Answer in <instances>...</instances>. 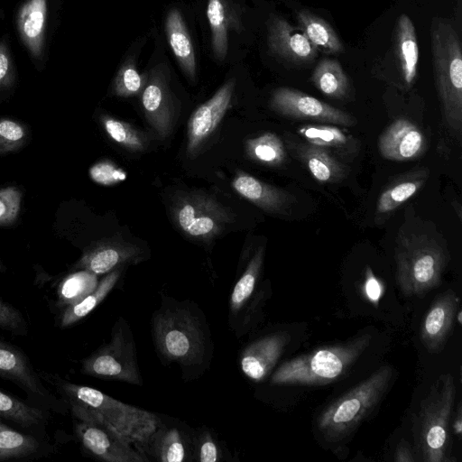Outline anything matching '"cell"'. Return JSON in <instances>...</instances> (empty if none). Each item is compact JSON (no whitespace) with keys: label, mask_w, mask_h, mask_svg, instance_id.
Segmentation results:
<instances>
[{"label":"cell","mask_w":462,"mask_h":462,"mask_svg":"<svg viewBox=\"0 0 462 462\" xmlns=\"http://www.w3.org/2000/svg\"><path fill=\"white\" fill-rule=\"evenodd\" d=\"M457 388L453 376L444 374L431 384L421 401L416 445L426 462H447L450 456L449 427Z\"/></svg>","instance_id":"6"},{"label":"cell","mask_w":462,"mask_h":462,"mask_svg":"<svg viewBox=\"0 0 462 462\" xmlns=\"http://www.w3.org/2000/svg\"><path fill=\"white\" fill-rule=\"evenodd\" d=\"M393 376L392 366H381L327 406L317 419V428L324 439L337 442L355 431L383 399Z\"/></svg>","instance_id":"2"},{"label":"cell","mask_w":462,"mask_h":462,"mask_svg":"<svg viewBox=\"0 0 462 462\" xmlns=\"http://www.w3.org/2000/svg\"><path fill=\"white\" fill-rule=\"evenodd\" d=\"M198 459L201 462H217L219 460L218 448L208 433L200 439Z\"/></svg>","instance_id":"44"},{"label":"cell","mask_w":462,"mask_h":462,"mask_svg":"<svg viewBox=\"0 0 462 462\" xmlns=\"http://www.w3.org/2000/svg\"><path fill=\"white\" fill-rule=\"evenodd\" d=\"M22 193L15 187L0 189V226L13 225L20 213Z\"/></svg>","instance_id":"40"},{"label":"cell","mask_w":462,"mask_h":462,"mask_svg":"<svg viewBox=\"0 0 462 462\" xmlns=\"http://www.w3.org/2000/svg\"><path fill=\"white\" fill-rule=\"evenodd\" d=\"M121 273L122 269L117 268L106 273L93 291L77 303L66 307L60 318V326L69 327L89 314L114 288Z\"/></svg>","instance_id":"30"},{"label":"cell","mask_w":462,"mask_h":462,"mask_svg":"<svg viewBox=\"0 0 462 462\" xmlns=\"http://www.w3.org/2000/svg\"><path fill=\"white\" fill-rule=\"evenodd\" d=\"M91 179L102 185H113L125 179V174L107 161L93 165L89 170Z\"/></svg>","instance_id":"42"},{"label":"cell","mask_w":462,"mask_h":462,"mask_svg":"<svg viewBox=\"0 0 462 462\" xmlns=\"http://www.w3.org/2000/svg\"><path fill=\"white\" fill-rule=\"evenodd\" d=\"M232 185L242 197L270 213L284 212L292 200L285 190L244 172H239L236 176Z\"/></svg>","instance_id":"20"},{"label":"cell","mask_w":462,"mask_h":462,"mask_svg":"<svg viewBox=\"0 0 462 462\" xmlns=\"http://www.w3.org/2000/svg\"><path fill=\"white\" fill-rule=\"evenodd\" d=\"M82 372L90 376L142 384L133 336L122 319L115 325L110 341L83 361Z\"/></svg>","instance_id":"8"},{"label":"cell","mask_w":462,"mask_h":462,"mask_svg":"<svg viewBox=\"0 0 462 462\" xmlns=\"http://www.w3.org/2000/svg\"><path fill=\"white\" fill-rule=\"evenodd\" d=\"M270 106L276 113L297 120H309L341 126H354L355 117L314 97L291 88H279L272 94Z\"/></svg>","instance_id":"11"},{"label":"cell","mask_w":462,"mask_h":462,"mask_svg":"<svg viewBox=\"0 0 462 462\" xmlns=\"http://www.w3.org/2000/svg\"><path fill=\"white\" fill-rule=\"evenodd\" d=\"M394 41L402 76L406 84L411 85L417 76L419 47L413 23L405 14L397 20Z\"/></svg>","instance_id":"25"},{"label":"cell","mask_w":462,"mask_h":462,"mask_svg":"<svg viewBox=\"0 0 462 462\" xmlns=\"http://www.w3.org/2000/svg\"><path fill=\"white\" fill-rule=\"evenodd\" d=\"M165 32L169 45L186 76L196 77V58L193 43L185 21L177 9H171L165 20Z\"/></svg>","instance_id":"23"},{"label":"cell","mask_w":462,"mask_h":462,"mask_svg":"<svg viewBox=\"0 0 462 462\" xmlns=\"http://www.w3.org/2000/svg\"><path fill=\"white\" fill-rule=\"evenodd\" d=\"M235 86L236 79H229L191 115L188 124L187 151L189 156L199 152L222 120L230 106Z\"/></svg>","instance_id":"12"},{"label":"cell","mask_w":462,"mask_h":462,"mask_svg":"<svg viewBox=\"0 0 462 462\" xmlns=\"http://www.w3.org/2000/svg\"><path fill=\"white\" fill-rule=\"evenodd\" d=\"M383 287L381 282L374 277L372 271L368 268L365 273V291L368 299L374 302L378 303L382 293Z\"/></svg>","instance_id":"45"},{"label":"cell","mask_w":462,"mask_h":462,"mask_svg":"<svg viewBox=\"0 0 462 462\" xmlns=\"http://www.w3.org/2000/svg\"><path fill=\"white\" fill-rule=\"evenodd\" d=\"M421 131L407 119H397L379 137L378 146L383 157L397 162L414 159L425 149Z\"/></svg>","instance_id":"16"},{"label":"cell","mask_w":462,"mask_h":462,"mask_svg":"<svg viewBox=\"0 0 462 462\" xmlns=\"http://www.w3.org/2000/svg\"><path fill=\"white\" fill-rule=\"evenodd\" d=\"M139 257L140 250L134 245L104 244L86 251L76 268L96 275L105 274L125 264L134 263Z\"/></svg>","instance_id":"19"},{"label":"cell","mask_w":462,"mask_h":462,"mask_svg":"<svg viewBox=\"0 0 462 462\" xmlns=\"http://www.w3.org/2000/svg\"><path fill=\"white\" fill-rule=\"evenodd\" d=\"M207 17L213 53L218 60H223L228 51L229 31L237 28V15L229 0H208Z\"/></svg>","instance_id":"24"},{"label":"cell","mask_w":462,"mask_h":462,"mask_svg":"<svg viewBox=\"0 0 462 462\" xmlns=\"http://www.w3.org/2000/svg\"><path fill=\"white\" fill-rule=\"evenodd\" d=\"M456 319L457 320L458 325L462 324V311L460 309H458L456 313Z\"/></svg>","instance_id":"48"},{"label":"cell","mask_w":462,"mask_h":462,"mask_svg":"<svg viewBox=\"0 0 462 462\" xmlns=\"http://www.w3.org/2000/svg\"><path fill=\"white\" fill-rule=\"evenodd\" d=\"M39 448L36 439L16 431L0 421V461L28 457Z\"/></svg>","instance_id":"33"},{"label":"cell","mask_w":462,"mask_h":462,"mask_svg":"<svg viewBox=\"0 0 462 462\" xmlns=\"http://www.w3.org/2000/svg\"><path fill=\"white\" fill-rule=\"evenodd\" d=\"M78 419L76 433L84 448L97 458L107 462H144L147 458L95 412L70 402Z\"/></svg>","instance_id":"9"},{"label":"cell","mask_w":462,"mask_h":462,"mask_svg":"<svg viewBox=\"0 0 462 462\" xmlns=\"http://www.w3.org/2000/svg\"><path fill=\"white\" fill-rule=\"evenodd\" d=\"M28 138L26 126L10 118H0V152L7 153L21 148Z\"/></svg>","instance_id":"39"},{"label":"cell","mask_w":462,"mask_h":462,"mask_svg":"<svg viewBox=\"0 0 462 462\" xmlns=\"http://www.w3.org/2000/svg\"><path fill=\"white\" fill-rule=\"evenodd\" d=\"M59 388L69 402L95 412L131 444H148L159 429L160 420L155 414L119 402L97 389L66 381H60Z\"/></svg>","instance_id":"4"},{"label":"cell","mask_w":462,"mask_h":462,"mask_svg":"<svg viewBox=\"0 0 462 462\" xmlns=\"http://www.w3.org/2000/svg\"><path fill=\"white\" fill-rule=\"evenodd\" d=\"M143 77L139 74L133 59L125 61L117 71L114 82V93L122 97L137 94L143 88Z\"/></svg>","instance_id":"38"},{"label":"cell","mask_w":462,"mask_h":462,"mask_svg":"<svg viewBox=\"0 0 462 462\" xmlns=\"http://www.w3.org/2000/svg\"><path fill=\"white\" fill-rule=\"evenodd\" d=\"M97 284L96 274L80 270L62 281L58 290L59 300L67 307L75 304L93 291Z\"/></svg>","instance_id":"34"},{"label":"cell","mask_w":462,"mask_h":462,"mask_svg":"<svg viewBox=\"0 0 462 462\" xmlns=\"http://www.w3.org/2000/svg\"><path fill=\"white\" fill-rule=\"evenodd\" d=\"M430 45L436 87L444 118L458 137L462 132V50L460 38L445 19L432 21Z\"/></svg>","instance_id":"3"},{"label":"cell","mask_w":462,"mask_h":462,"mask_svg":"<svg viewBox=\"0 0 462 462\" xmlns=\"http://www.w3.org/2000/svg\"><path fill=\"white\" fill-rule=\"evenodd\" d=\"M267 43L273 54L292 64H310L318 54L300 27L280 16L269 20Z\"/></svg>","instance_id":"13"},{"label":"cell","mask_w":462,"mask_h":462,"mask_svg":"<svg viewBox=\"0 0 462 462\" xmlns=\"http://www.w3.org/2000/svg\"><path fill=\"white\" fill-rule=\"evenodd\" d=\"M264 249L258 248L240 279L236 283L230 297V310L236 314L252 296L263 266Z\"/></svg>","instance_id":"32"},{"label":"cell","mask_w":462,"mask_h":462,"mask_svg":"<svg viewBox=\"0 0 462 462\" xmlns=\"http://www.w3.org/2000/svg\"><path fill=\"white\" fill-rule=\"evenodd\" d=\"M0 376L26 392L43 396L45 392L24 354L14 346L0 340Z\"/></svg>","instance_id":"21"},{"label":"cell","mask_w":462,"mask_h":462,"mask_svg":"<svg viewBox=\"0 0 462 462\" xmlns=\"http://www.w3.org/2000/svg\"><path fill=\"white\" fill-rule=\"evenodd\" d=\"M371 342V335L316 349L282 364L271 378L275 385H323L345 375Z\"/></svg>","instance_id":"1"},{"label":"cell","mask_w":462,"mask_h":462,"mask_svg":"<svg viewBox=\"0 0 462 462\" xmlns=\"http://www.w3.org/2000/svg\"><path fill=\"white\" fill-rule=\"evenodd\" d=\"M296 18L300 29L317 51L328 54L344 51L342 42L326 20L308 10L299 11Z\"/></svg>","instance_id":"26"},{"label":"cell","mask_w":462,"mask_h":462,"mask_svg":"<svg viewBox=\"0 0 462 462\" xmlns=\"http://www.w3.org/2000/svg\"><path fill=\"white\" fill-rule=\"evenodd\" d=\"M173 217L185 234L200 240L213 238L231 220L230 212L226 208L199 194L180 199L174 208Z\"/></svg>","instance_id":"10"},{"label":"cell","mask_w":462,"mask_h":462,"mask_svg":"<svg viewBox=\"0 0 462 462\" xmlns=\"http://www.w3.org/2000/svg\"><path fill=\"white\" fill-rule=\"evenodd\" d=\"M153 449L157 457L163 462H181L186 458V448L180 433L176 429L156 430Z\"/></svg>","instance_id":"37"},{"label":"cell","mask_w":462,"mask_h":462,"mask_svg":"<svg viewBox=\"0 0 462 462\" xmlns=\"http://www.w3.org/2000/svg\"><path fill=\"white\" fill-rule=\"evenodd\" d=\"M0 417L25 427L39 424L43 420L42 411L0 391Z\"/></svg>","instance_id":"36"},{"label":"cell","mask_w":462,"mask_h":462,"mask_svg":"<svg viewBox=\"0 0 462 462\" xmlns=\"http://www.w3.org/2000/svg\"><path fill=\"white\" fill-rule=\"evenodd\" d=\"M47 13V0H26L17 13L19 36L35 60H41L44 52Z\"/></svg>","instance_id":"18"},{"label":"cell","mask_w":462,"mask_h":462,"mask_svg":"<svg viewBox=\"0 0 462 462\" xmlns=\"http://www.w3.org/2000/svg\"><path fill=\"white\" fill-rule=\"evenodd\" d=\"M450 426L452 433L460 438L462 434V411L460 403L457 405V412Z\"/></svg>","instance_id":"47"},{"label":"cell","mask_w":462,"mask_h":462,"mask_svg":"<svg viewBox=\"0 0 462 462\" xmlns=\"http://www.w3.org/2000/svg\"><path fill=\"white\" fill-rule=\"evenodd\" d=\"M15 79L14 60L7 46L0 42V91L13 86Z\"/></svg>","instance_id":"43"},{"label":"cell","mask_w":462,"mask_h":462,"mask_svg":"<svg viewBox=\"0 0 462 462\" xmlns=\"http://www.w3.org/2000/svg\"><path fill=\"white\" fill-rule=\"evenodd\" d=\"M245 151L253 161L268 166H279L286 158L283 143L273 133H264L247 140Z\"/></svg>","instance_id":"31"},{"label":"cell","mask_w":462,"mask_h":462,"mask_svg":"<svg viewBox=\"0 0 462 462\" xmlns=\"http://www.w3.org/2000/svg\"><path fill=\"white\" fill-rule=\"evenodd\" d=\"M2 268L0 263V270ZM0 328L15 335H23L27 330L26 322L22 313L0 297Z\"/></svg>","instance_id":"41"},{"label":"cell","mask_w":462,"mask_h":462,"mask_svg":"<svg viewBox=\"0 0 462 462\" xmlns=\"http://www.w3.org/2000/svg\"><path fill=\"white\" fill-rule=\"evenodd\" d=\"M154 342L167 359L182 365L204 361L207 338L204 325L183 303L167 304L152 319Z\"/></svg>","instance_id":"5"},{"label":"cell","mask_w":462,"mask_h":462,"mask_svg":"<svg viewBox=\"0 0 462 462\" xmlns=\"http://www.w3.org/2000/svg\"><path fill=\"white\" fill-rule=\"evenodd\" d=\"M290 340L291 337L287 333H273L247 346L240 358L244 374L254 381L264 379L274 367Z\"/></svg>","instance_id":"17"},{"label":"cell","mask_w":462,"mask_h":462,"mask_svg":"<svg viewBox=\"0 0 462 462\" xmlns=\"http://www.w3.org/2000/svg\"><path fill=\"white\" fill-rule=\"evenodd\" d=\"M142 106L147 121L161 138L167 137L172 126V101L167 78L161 66L153 68L143 88Z\"/></svg>","instance_id":"15"},{"label":"cell","mask_w":462,"mask_h":462,"mask_svg":"<svg viewBox=\"0 0 462 462\" xmlns=\"http://www.w3.org/2000/svg\"><path fill=\"white\" fill-rule=\"evenodd\" d=\"M459 299L452 290L439 294L427 311L420 328V340L431 354L440 352L456 321Z\"/></svg>","instance_id":"14"},{"label":"cell","mask_w":462,"mask_h":462,"mask_svg":"<svg viewBox=\"0 0 462 462\" xmlns=\"http://www.w3.org/2000/svg\"><path fill=\"white\" fill-rule=\"evenodd\" d=\"M293 147L298 158L319 182L336 183L345 178V165L332 156L329 151L309 143H296Z\"/></svg>","instance_id":"22"},{"label":"cell","mask_w":462,"mask_h":462,"mask_svg":"<svg viewBox=\"0 0 462 462\" xmlns=\"http://www.w3.org/2000/svg\"><path fill=\"white\" fill-rule=\"evenodd\" d=\"M298 134L309 143L328 151L333 149L342 154H353L357 150V142L336 126L307 125L300 127Z\"/></svg>","instance_id":"29"},{"label":"cell","mask_w":462,"mask_h":462,"mask_svg":"<svg viewBox=\"0 0 462 462\" xmlns=\"http://www.w3.org/2000/svg\"><path fill=\"white\" fill-rule=\"evenodd\" d=\"M428 177L427 169H419L397 178L380 195L377 213L383 215L393 212L411 198L423 186Z\"/></svg>","instance_id":"27"},{"label":"cell","mask_w":462,"mask_h":462,"mask_svg":"<svg viewBox=\"0 0 462 462\" xmlns=\"http://www.w3.org/2000/svg\"><path fill=\"white\" fill-rule=\"evenodd\" d=\"M449 256L426 236L400 238L395 251L396 283L404 296H422L441 282Z\"/></svg>","instance_id":"7"},{"label":"cell","mask_w":462,"mask_h":462,"mask_svg":"<svg viewBox=\"0 0 462 462\" xmlns=\"http://www.w3.org/2000/svg\"><path fill=\"white\" fill-rule=\"evenodd\" d=\"M102 123L107 134L125 148L135 152L146 148V135L129 124L108 116H104Z\"/></svg>","instance_id":"35"},{"label":"cell","mask_w":462,"mask_h":462,"mask_svg":"<svg viewBox=\"0 0 462 462\" xmlns=\"http://www.w3.org/2000/svg\"><path fill=\"white\" fill-rule=\"evenodd\" d=\"M393 460L395 462H413L415 457L406 441H402L396 448Z\"/></svg>","instance_id":"46"},{"label":"cell","mask_w":462,"mask_h":462,"mask_svg":"<svg viewBox=\"0 0 462 462\" xmlns=\"http://www.w3.org/2000/svg\"><path fill=\"white\" fill-rule=\"evenodd\" d=\"M310 80L323 95L333 99H346L350 91L348 78L336 60L325 58L319 60Z\"/></svg>","instance_id":"28"}]
</instances>
